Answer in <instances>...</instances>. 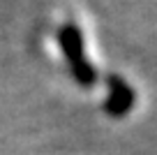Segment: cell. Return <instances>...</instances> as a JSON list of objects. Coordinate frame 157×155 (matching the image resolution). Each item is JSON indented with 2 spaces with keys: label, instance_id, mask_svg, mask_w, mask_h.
Returning a JSON list of instances; mask_svg holds the SVG:
<instances>
[{
  "label": "cell",
  "instance_id": "obj_1",
  "mask_svg": "<svg viewBox=\"0 0 157 155\" xmlns=\"http://www.w3.org/2000/svg\"><path fill=\"white\" fill-rule=\"evenodd\" d=\"M106 88H109V95H106V100H104V111L111 118L127 116L134 109V102H136L134 88L129 86L123 77H118V74H109L106 77Z\"/></svg>",
  "mask_w": 157,
  "mask_h": 155
},
{
  "label": "cell",
  "instance_id": "obj_2",
  "mask_svg": "<svg viewBox=\"0 0 157 155\" xmlns=\"http://www.w3.org/2000/svg\"><path fill=\"white\" fill-rule=\"evenodd\" d=\"M58 44H60V51H63L65 60L69 63V70L76 67V65L86 63V46H83V33L76 23H63L58 30Z\"/></svg>",
  "mask_w": 157,
  "mask_h": 155
}]
</instances>
